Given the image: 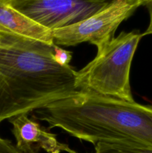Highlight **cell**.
<instances>
[{"label": "cell", "instance_id": "1", "mask_svg": "<svg viewBox=\"0 0 152 153\" xmlns=\"http://www.w3.org/2000/svg\"><path fill=\"white\" fill-rule=\"evenodd\" d=\"M33 119L75 138L152 149V105L79 90L32 112Z\"/></svg>", "mask_w": 152, "mask_h": 153}, {"label": "cell", "instance_id": "2", "mask_svg": "<svg viewBox=\"0 0 152 153\" xmlns=\"http://www.w3.org/2000/svg\"><path fill=\"white\" fill-rule=\"evenodd\" d=\"M138 31H122L113 37L96 57L77 72V89L134 102L130 85L131 63L139 42Z\"/></svg>", "mask_w": 152, "mask_h": 153}, {"label": "cell", "instance_id": "3", "mask_svg": "<svg viewBox=\"0 0 152 153\" xmlns=\"http://www.w3.org/2000/svg\"><path fill=\"white\" fill-rule=\"evenodd\" d=\"M142 2L113 0L89 17L69 26L52 31L54 44L73 46L80 43L95 45L99 53L114 37L116 29L134 13Z\"/></svg>", "mask_w": 152, "mask_h": 153}, {"label": "cell", "instance_id": "4", "mask_svg": "<svg viewBox=\"0 0 152 153\" xmlns=\"http://www.w3.org/2000/svg\"><path fill=\"white\" fill-rule=\"evenodd\" d=\"M113 0H10L11 5L49 31L89 17Z\"/></svg>", "mask_w": 152, "mask_h": 153}, {"label": "cell", "instance_id": "5", "mask_svg": "<svg viewBox=\"0 0 152 153\" xmlns=\"http://www.w3.org/2000/svg\"><path fill=\"white\" fill-rule=\"evenodd\" d=\"M8 121L13 126L16 147L22 152L39 153L43 149L46 153H77L68 144L58 141L56 134L43 128L36 120L30 119L27 114L13 117Z\"/></svg>", "mask_w": 152, "mask_h": 153}, {"label": "cell", "instance_id": "6", "mask_svg": "<svg viewBox=\"0 0 152 153\" xmlns=\"http://www.w3.org/2000/svg\"><path fill=\"white\" fill-rule=\"evenodd\" d=\"M0 32L16 34L52 45V31L15 9L10 0H0Z\"/></svg>", "mask_w": 152, "mask_h": 153}, {"label": "cell", "instance_id": "7", "mask_svg": "<svg viewBox=\"0 0 152 153\" xmlns=\"http://www.w3.org/2000/svg\"><path fill=\"white\" fill-rule=\"evenodd\" d=\"M95 150L101 153H152L151 148L137 147L119 143H97Z\"/></svg>", "mask_w": 152, "mask_h": 153}, {"label": "cell", "instance_id": "8", "mask_svg": "<svg viewBox=\"0 0 152 153\" xmlns=\"http://www.w3.org/2000/svg\"><path fill=\"white\" fill-rule=\"evenodd\" d=\"M54 59L62 67L69 66L72 60V52L54 44Z\"/></svg>", "mask_w": 152, "mask_h": 153}, {"label": "cell", "instance_id": "9", "mask_svg": "<svg viewBox=\"0 0 152 153\" xmlns=\"http://www.w3.org/2000/svg\"><path fill=\"white\" fill-rule=\"evenodd\" d=\"M0 153H25L19 150L16 144L7 139L2 138L0 136Z\"/></svg>", "mask_w": 152, "mask_h": 153}, {"label": "cell", "instance_id": "10", "mask_svg": "<svg viewBox=\"0 0 152 153\" xmlns=\"http://www.w3.org/2000/svg\"><path fill=\"white\" fill-rule=\"evenodd\" d=\"M144 5L147 7L149 13V16H150V22L148 26L147 29L142 34V35H148V34H152V0H146Z\"/></svg>", "mask_w": 152, "mask_h": 153}, {"label": "cell", "instance_id": "11", "mask_svg": "<svg viewBox=\"0 0 152 153\" xmlns=\"http://www.w3.org/2000/svg\"><path fill=\"white\" fill-rule=\"evenodd\" d=\"M128 1H141V2H142L143 5H144L145 2L146 0H128Z\"/></svg>", "mask_w": 152, "mask_h": 153}, {"label": "cell", "instance_id": "12", "mask_svg": "<svg viewBox=\"0 0 152 153\" xmlns=\"http://www.w3.org/2000/svg\"><path fill=\"white\" fill-rule=\"evenodd\" d=\"M95 153H101V152H98V151H97V150H95Z\"/></svg>", "mask_w": 152, "mask_h": 153}]
</instances>
